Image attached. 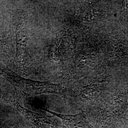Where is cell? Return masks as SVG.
<instances>
[{
	"label": "cell",
	"mask_w": 128,
	"mask_h": 128,
	"mask_svg": "<svg viewBox=\"0 0 128 128\" xmlns=\"http://www.w3.org/2000/svg\"><path fill=\"white\" fill-rule=\"evenodd\" d=\"M8 40L4 32L0 30V51H4L7 48Z\"/></svg>",
	"instance_id": "277c9868"
},
{
	"label": "cell",
	"mask_w": 128,
	"mask_h": 128,
	"mask_svg": "<svg viewBox=\"0 0 128 128\" xmlns=\"http://www.w3.org/2000/svg\"><path fill=\"white\" fill-rule=\"evenodd\" d=\"M0 74L8 80L15 87L26 93L61 94L62 89L58 84L25 79L8 69L0 68Z\"/></svg>",
	"instance_id": "6da1fadb"
},
{
	"label": "cell",
	"mask_w": 128,
	"mask_h": 128,
	"mask_svg": "<svg viewBox=\"0 0 128 128\" xmlns=\"http://www.w3.org/2000/svg\"><path fill=\"white\" fill-rule=\"evenodd\" d=\"M51 113L60 118L67 128H94L88 122L84 115L81 114L66 115Z\"/></svg>",
	"instance_id": "3957f363"
},
{
	"label": "cell",
	"mask_w": 128,
	"mask_h": 128,
	"mask_svg": "<svg viewBox=\"0 0 128 128\" xmlns=\"http://www.w3.org/2000/svg\"><path fill=\"white\" fill-rule=\"evenodd\" d=\"M16 52L15 58L23 69L27 68L28 55L27 52V35L22 22H18L15 25Z\"/></svg>",
	"instance_id": "7a4b0ae2"
}]
</instances>
